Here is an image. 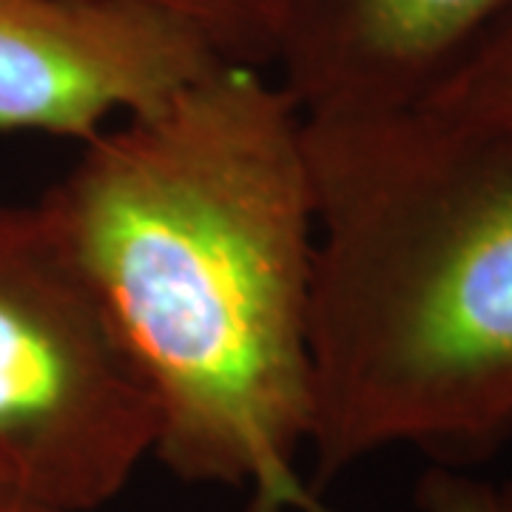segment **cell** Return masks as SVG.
<instances>
[{
	"label": "cell",
	"instance_id": "7",
	"mask_svg": "<svg viewBox=\"0 0 512 512\" xmlns=\"http://www.w3.org/2000/svg\"><path fill=\"white\" fill-rule=\"evenodd\" d=\"M185 20L231 63L262 66L274 60L276 37L291 0H109Z\"/></svg>",
	"mask_w": 512,
	"mask_h": 512
},
{
	"label": "cell",
	"instance_id": "6",
	"mask_svg": "<svg viewBox=\"0 0 512 512\" xmlns=\"http://www.w3.org/2000/svg\"><path fill=\"white\" fill-rule=\"evenodd\" d=\"M419 106L473 126L512 131V0Z\"/></svg>",
	"mask_w": 512,
	"mask_h": 512
},
{
	"label": "cell",
	"instance_id": "4",
	"mask_svg": "<svg viewBox=\"0 0 512 512\" xmlns=\"http://www.w3.org/2000/svg\"><path fill=\"white\" fill-rule=\"evenodd\" d=\"M231 63L185 20L109 0H0V131L92 140Z\"/></svg>",
	"mask_w": 512,
	"mask_h": 512
},
{
	"label": "cell",
	"instance_id": "2",
	"mask_svg": "<svg viewBox=\"0 0 512 512\" xmlns=\"http://www.w3.org/2000/svg\"><path fill=\"white\" fill-rule=\"evenodd\" d=\"M313 493L413 447L473 470L512 441V131L413 106L305 117Z\"/></svg>",
	"mask_w": 512,
	"mask_h": 512
},
{
	"label": "cell",
	"instance_id": "3",
	"mask_svg": "<svg viewBox=\"0 0 512 512\" xmlns=\"http://www.w3.org/2000/svg\"><path fill=\"white\" fill-rule=\"evenodd\" d=\"M160 413L109 308L40 205H0V481L100 512L154 456Z\"/></svg>",
	"mask_w": 512,
	"mask_h": 512
},
{
	"label": "cell",
	"instance_id": "5",
	"mask_svg": "<svg viewBox=\"0 0 512 512\" xmlns=\"http://www.w3.org/2000/svg\"><path fill=\"white\" fill-rule=\"evenodd\" d=\"M510 0H291L279 83L305 117L419 106Z\"/></svg>",
	"mask_w": 512,
	"mask_h": 512
},
{
	"label": "cell",
	"instance_id": "8",
	"mask_svg": "<svg viewBox=\"0 0 512 512\" xmlns=\"http://www.w3.org/2000/svg\"><path fill=\"white\" fill-rule=\"evenodd\" d=\"M421 512H512V478L490 481L473 470L430 467L416 484Z\"/></svg>",
	"mask_w": 512,
	"mask_h": 512
},
{
	"label": "cell",
	"instance_id": "1",
	"mask_svg": "<svg viewBox=\"0 0 512 512\" xmlns=\"http://www.w3.org/2000/svg\"><path fill=\"white\" fill-rule=\"evenodd\" d=\"M37 205L154 393V458L248 512H330L299 476L316 220L291 92L222 63L86 140Z\"/></svg>",
	"mask_w": 512,
	"mask_h": 512
},
{
	"label": "cell",
	"instance_id": "9",
	"mask_svg": "<svg viewBox=\"0 0 512 512\" xmlns=\"http://www.w3.org/2000/svg\"><path fill=\"white\" fill-rule=\"evenodd\" d=\"M0 512H43L37 510V507H32L29 501H23L9 484H3L0 481Z\"/></svg>",
	"mask_w": 512,
	"mask_h": 512
}]
</instances>
